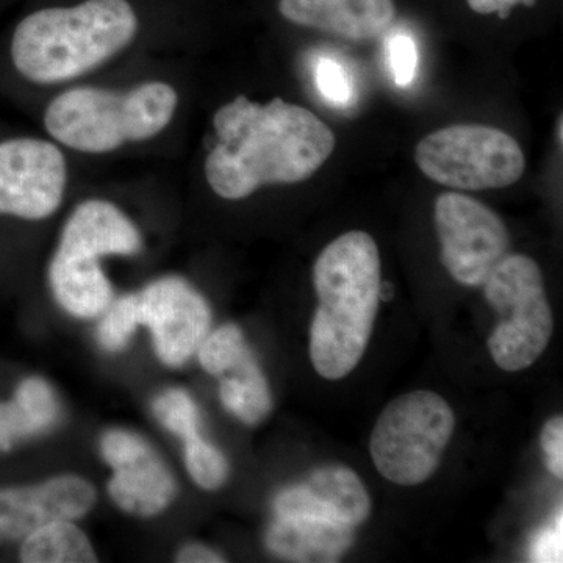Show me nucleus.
Returning a JSON list of instances; mask_svg holds the SVG:
<instances>
[{
	"instance_id": "f257e3e1",
	"label": "nucleus",
	"mask_w": 563,
	"mask_h": 563,
	"mask_svg": "<svg viewBox=\"0 0 563 563\" xmlns=\"http://www.w3.org/2000/svg\"><path fill=\"white\" fill-rule=\"evenodd\" d=\"M217 143L206 177L222 199L239 201L266 185L310 179L335 150V135L313 111L276 98L239 96L214 113Z\"/></svg>"
},
{
	"instance_id": "f8f14e48",
	"label": "nucleus",
	"mask_w": 563,
	"mask_h": 563,
	"mask_svg": "<svg viewBox=\"0 0 563 563\" xmlns=\"http://www.w3.org/2000/svg\"><path fill=\"white\" fill-rule=\"evenodd\" d=\"M103 459L113 468L109 492L125 512L154 517L169 506L177 487L172 472L141 437L111 431L101 443Z\"/></svg>"
},
{
	"instance_id": "412c9836",
	"label": "nucleus",
	"mask_w": 563,
	"mask_h": 563,
	"mask_svg": "<svg viewBox=\"0 0 563 563\" xmlns=\"http://www.w3.org/2000/svg\"><path fill=\"white\" fill-rule=\"evenodd\" d=\"M185 463L188 473L199 487L217 490L229 476V463L220 450L206 442L201 435L184 440Z\"/></svg>"
},
{
	"instance_id": "393cba45",
	"label": "nucleus",
	"mask_w": 563,
	"mask_h": 563,
	"mask_svg": "<svg viewBox=\"0 0 563 563\" xmlns=\"http://www.w3.org/2000/svg\"><path fill=\"white\" fill-rule=\"evenodd\" d=\"M387 57L395 84L399 88L410 87L417 79L418 62H420L417 43L412 36L404 33L393 36L388 41Z\"/></svg>"
},
{
	"instance_id": "0eeeda50",
	"label": "nucleus",
	"mask_w": 563,
	"mask_h": 563,
	"mask_svg": "<svg viewBox=\"0 0 563 563\" xmlns=\"http://www.w3.org/2000/svg\"><path fill=\"white\" fill-rule=\"evenodd\" d=\"M454 428L453 409L437 393L399 396L373 429L369 451L377 472L404 487L424 483L439 468Z\"/></svg>"
},
{
	"instance_id": "6ab92c4d",
	"label": "nucleus",
	"mask_w": 563,
	"mask_h": 563,
	"mask_svg": "<svg viewBox=\"0 0 563 563\" xmlns=\"http://www.w3.org/2000/svg\"><path fill=\"white\" fill-rule=\"evenodd\" d=\"M25 563L96 562L90 540L69 520L54 521L25 537L21 548Z\"/></svg>"
},
{
	"instance_id": "b1692460",
	"label": "nucleus",
	"mask_w": 563,
	"mask_h": 563,
	"mask_svg": "<svg viewBox=\"0 0 563 563\" xmlns=\"http://www.w3.org/2000/svg\"><path fill=\"white\" fill-rule=\"evenodd\" d=\"M139 325L135 295L124 296V298L118 299L113 306L107 307L106 314L99 322V343L107 351H120L132 339Z\"/></svg>"
},
{
	"instance_id": "2eb2a0df",
	"label": "nucleus",
	"mask_w": 563,
	"mask_h": 563,
	"mask_svg": "<svg viewBox=\"0 0 563 563\" xmlns=\"http://www.w3.org/2000/svg\"><path fill=\"white\" fill-rule=\"evenodd\" d=\"M285 20L351 41L384 35L396 16L393 0H279Z\"/></svg>"
},
{
	"instance_id": "f03ea898",
	"label": "nucleus",
	"mask_w": 563,
	"mask_h": 563,
	"mask_svg": "<svg viewBox=\"0 0 563 563\" xmlns=\"http://www.w3.org/2000/svg\"><path fill=\"white\" fill-rule=\"evenodd\" d=\"M313 282L310 358L324 379H343L362 361L379 310L383 279L373 236L352 231L329 243L314 262Z\"/></svg>"
},
{
	"instance_id": "9d476101",
	"label": "nucleus",
	"mask_w": 563,
	"mask_h": 563,
	"mask_svg": "<svg viewBox=\"0 0 563 563\" xmlns=\"http://www.w3.org/2000/svg\"><path fill=\"white\" fill-rule=\"evenodd\" d=\"M68 184L62 151L46 140H0V214L46 220L57 211Z\"/></svg>"
},
{
	"instance_id": "a878e982",
	"label": "nucleus",
	"mask_w": 563,
	"mask_h": 563,
	"mask_svg": "<svg viewBox=\"0 0 563 563\" xmlns=\"http://www.w3.org/2000/svg\"><path fill=\"white\" fill-rule=\"evenodd\" d=\"M544 454V463L553 476L563 477V418L554 417L544 424L540 437Z\"/></svg>"
},
{
	"instance_id": "c756f323",
	"label": "nucleus",
	"mask_w": 563,
	"mask_h": 563,
	"mask_svg": "<svg viewBox=\"0 0 563 563\" xmlns=\"http://www.w3.org/2000/svg\"><path fill=\"white\" fill-rule=\"evenodd\" d=\"M558 136H559V143L562 144L563 140V118H559V125H558Z\"/></svg>"
},
{
	"instance_id": "39448f33",
	"label": "nucleus",
	"mask_w": 563,
	"mask_h": 563,
	"mask_svg": "<svg viewBox=\"0 0 563 563\" xmlns=\"http://www.w3.org/2000/svg\"><path fill=\"white\" fill-rule=\"evenodd\" d=\"M141 250L135 224L111 202L80 203L63 229L49 266V284L58 303L77 318L106 312L113 290L101 268L107 255H133Z\"/></svg>"
},
{
	"instance_id": "5701e85b",
	"label": "nucleus",
	"mask_w": 563,
	"mask_h": 563,
	"mask_svg": "<svg viewBox=\"0 0 563 563\" xmlns=\"http://www.w3.org/2000/svg\"><path fill=\"white\" fill-rule=\"evenodd\" d=\"M157 420L176 433L181 440L191 439L199 433V412L190 396L181 390L162 393L154 402Z\"/></svg>"
},
{
	"instance_id": "20e7f679",
	"label": "nucleus",
	"mask_w": 563,
	"mask_h": 563,
	"mask_svg": "<svg viewBox=\"0 0 563 563\" xmlns=\"http://www.w3.org/2000/svg\"><path fill=\"white\" fill-rule=\"evenodd\" d=\"M177 103V91L165 81H146L125 92L74 88L47 106L44 125L69 150L107 154L165 131Z\"/></svg>"
},
{
	"instance_id": "1a4fd4ad",
	"label": "nucleus",
	"mask_w": 563,
	"mask_h": 563,
	"mask_svg": "<svg viewBox=\"0 0 563 563\" xmlns=\"http://www.w3.org/2000/svg\"><path fill=\"white\" fill-rule=\"evenodd\" d=\"M435 228L442 262L459 284L479 287L509 251L501 218L462 192H444L435 201Z\"/></svg>"
},
{
	"instance_id": "dca6fc26",
	"label": "nucleus",
	"mask_w": 563,
	"mask_h": 563,
	"mask_svg": "<svg viewBox=\"0 0 563 563\" xmlns=\"http://www.w3.org/2000/svg\"><path fill=\"white\" fill-rule=\"evenodd\" d=\"M355 528L322 518L277 517L266 532V547L290 562H336L352 547Z\"/></svg>"
},
{
	"instance_id": "4468645a",
	"label": "nucleus",
	"mask_w": 563,
	"mask_h": 563,
	"mask_svg": "<svg viewBox=\"0 0 563 563\" xmlns=\"http://www.w3.org/2000/svg\"><path fill=\"white\" fill-rule=\"evenodd\" d=\"M274 510L277 517L302 515L357 528L372 514V499L351 468L329 465L310 474L307 483L282 490Z\"/></svg>"
},
{
	"instance_id": "4be33fe9",
	"label": "nucleus",
	"mask_w": 563,
	"mask_h": 563,
	"mask_svg": "<svg viewBox=\"0 0 563 563\" xmlns=\"http://www.w3.org/2000/svg\"><path fill=\"white\" fill-rule=\"evenodd\" d=\"M314 85L325 102L346 109L355 101V81L350 68L339 58L321 55L313 66Z\"/></svg>"
},
{
	"instance_id": "bb28decb",
	"label": "nucleus",
	"mask_w": 563,
	"mask_h": 563,
	"mask_svg": "<svg viewBox=\"0 0 563 563\" xmlns=\"http://www.w3.org/2000/svg\"><path fill=\"white\" fill-rule=\"evenodd\" d=\"M562 510H559L553 526L544 528L532 540L533 562H562Z\"/></svg>"
},
{
	"instance_id": "f3484780",
	"label": "nucleus",
	"mask_w": 563,
	"mask_h": 563,
	"mask_svg": "<svg viewBox=\"0 0 563 563\" xmlns=\"http://www.w3.org/2000/svg\"><path fill=\"white\" fill-rule=\"evenodd\" d=\"M57 418L58 402L51 385L38 377L24 380L13 401L0 402V453L47 431Z\"/></svg>"
},
{
	"instance_id": "aec40b11",
	"label": "nucleus",
	"mask_w": 563,
	"mask_h": 563,
	"mask_svg": "<svg viewBox=\"0 0 563 563\" xmlns=\"http://www.w3.org/2000/svg\"><path fill=\"white\" fill-rule=\"evenodd\" d=\"M250 352L243 332L236 325L225 324L209 332L199 346L198 355L202 368L218 377Z\"/></svg>"
},
{
	"instance_id": "ddd939ff",
	"label": "nucleus",
	"mask_w": 563,
	"mask_h": 563,
	"mask_svg": "<svg viewBox=\"0 0 563 563\" xmlns=\"http://www.w3.org/2000/svg\"><path fill=\"white\" fill-rule=\"evenodd\" d=\"M95 501L92 485L77 476L0 490V542L24 540L54 521L84 517Z\"/></svg>"
},
{
	"instance_id": "c85d7f7f",
	"label": "nucleus",
	"mask_w": 563,
	"mask_h": 563,
	"mask_svg": "<svg viewBox=\"0 0 563 563\" xmlns=\"http://www.w3.org/2000/svg\"><path fill=\"white\" fill-rule=\"evenodd\" d=\"M177 562L181 563H214L224 562L221 554L217 551L210 550V548L203 547V544H187L181 548L179 554H177Z\"/></svg>"
},
{
	"instance_id": "9b49d317",
	"label": "nucleus",
	"mask_w": 563,
	"mask_h": 563,
	"mask_svg": "<svg viewBox=\"0 0 563 563\" xmlns=\"http://www.w3.org/2000/svg\"><path fill=\"white\" fill-rule=\"evenodd\" d=\"M135 298L140 324L151 329L161 361L168 366L184 365L209 335V303L179 277L152 282Z\"/></svg>"
},
{
	"instance_id": "6e6552de",
	"label": "nucleus",
	"mask_w": 563,
	"mask_h": 563,
	"mask_svg": "<svg viewBox=\"0 0 563 563\" xmlns=\"http://www.w3.org/2000/svg\"><path fill=\"white\" fill-rule=\"evenodd\" d=\"M415 162L437 184L468 191L510 187L526 168L517 140L483 124H455L429 133L417 144Z\"/></svg>"
},
{
	"instance_id": "cd10ccee",
	"label": "nucleus",
	"mask_w": 563,
	"mask_h": 563,
	"mask_svg": "<svg viewBox=\"0 0 563 563\" xmlns=\"http://www.w3.org/2000/svg\"><path fill=\"white\" fill-rule=\"evenodd\" d=\"M536 0H466L470 9L477 14H499L506 18L510 10L518 5H533Z\"/></svg>"
},
{
	"instance_id": "7ed1b4c3",
	"label": "nucleus",
	"mask_w": 563,
	"mask_h": 563,
	"mask_svg": "<svg viewBox=\"0 0 563 563\" xmlns=\"http://www.w3.org/2000/svg\"><path fill=\"white\" fill-rule=\"evenodd\" d=\"M136 32L139 18L128 0H85L33 11L11 35L10 63L31 84H63L120 54Z\"/></svg>"
},
{
	"instance_id": "a211bd4d",
	"label": "nucleus",
	"mask_w": 563,
	"mask_h": 563,
	"mask_svg": "<svg viewBox=\"0 0 563 563\" xmlns=\"http://www.w3.org/2000/svg\"><path fill=\"white\" fill-rule=\"evenodd\" d=\"M218 377L222 406L239 420L254 426L272 412V391L252 352Z\"/></svg>"
},
{
	"instance_id": "423d86ee",
	"label": "nucleus",
	"mask_w": 563,
	"mask_h": 563,
	"mask_svg": "<svg viewBox=\"0 0 563 563\" xmlns=\"http://www.w3.org/2000/svg\"><path fill=\"white\" fill-rule=\"evenodd\" d=\"M483 285L501 317L488 339L493 362L504 372H523L539 361L554 331L542 269L528 255H506Z\"/></svg>"
}]
</instances>
